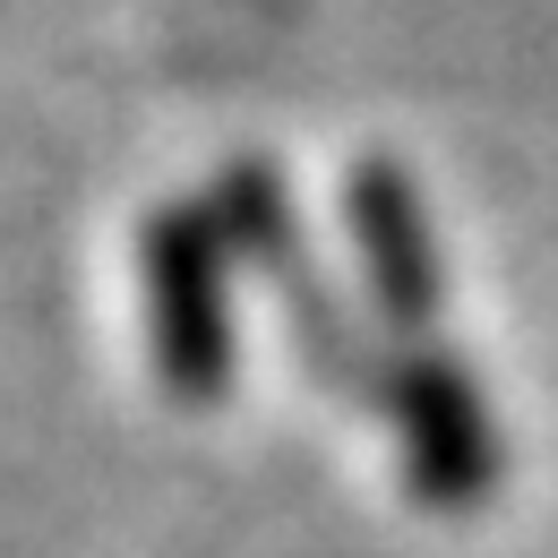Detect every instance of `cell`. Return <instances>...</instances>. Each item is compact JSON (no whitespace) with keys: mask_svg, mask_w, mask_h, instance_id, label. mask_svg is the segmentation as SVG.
<instances>
[{"mask_svg":"<svg viewBox=\"0 0 558 558\" xmlns=\"http://www.w3.org/2000/svg\"><path fill=\"white\" fill-rule=\"evenodd\" d=\"M344 232H352V267H361L378 327L396 344H429V327L447 310V258H438L429 198L396 155H361L344 172Z\"/></svg>","mask_w":558,"mask_h":558,"instance_id":"cell-3","label":"cell"},{"mask_svg":"<svg viewBox=\"0 0 558 558\" xmlns=\"http://www.w3.org/2000/svg\"><path fill=\"white\" fill-rule=\"evenodd\" d=\"M138 301L163 396L181 413H215L241 369V327H232V250L207 198H172L138 223Z\"/></svg>","mask_w":558,"mask_h":558,"instance_id":"cell-1","label":"cell"},{"mask_svg":"<svg viewBox=\"0 0 558 558\" xmlns=\"http://www.w3.org/2000/svg\"><path fill=\"white\" fill-rule=\"evenodd\" d=\"M378 413L396 429V456H404V489L438 515H464L498 498L507 482V438L489 413V387L473 378V361L456 344H396L387 352V387H378Z\"/></svg>","mask_w":558,"mask_h":558,"instance_id":"cell-2","label":"cell"}]
</instances>
